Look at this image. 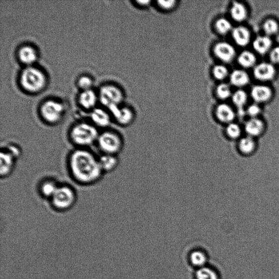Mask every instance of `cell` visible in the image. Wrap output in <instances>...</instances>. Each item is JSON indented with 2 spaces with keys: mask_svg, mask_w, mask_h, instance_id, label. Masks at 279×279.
Masks as SVG:
<instances>
[{
  "mask_svg": "<svg viewBox=\"0 0 279 279\" xmlns=\"http://www.w3.org/2000/svg\"><path fill=\"white\" fill-rule=\"evenodd\" d=\"M66 165L70 177L81 186L96 185L104 175L99 156L90 149L74 148L67 157Z\"/></svg>",
  "mask_w": 279,
  "mask_h": 279,
  "instance_id": "6da1fadb",
  "label": "cell"
},
{
  "mask_svg": "<svg viewBox=\"0 0 279 279\" xmlns=\"http://www.w3.org/2000/svg\"><path fill=\"white\" fill-rule=\"evenodd\" d=\"M99 134V129L91 122L81 121L70 128L67 137L74 148L90 149L96 145Z\"/></svg>",
  "mask_w": 279,
  "mask_h": 279,
  "instance_id": "7a4b0ae2",
  "label": "cell"
},
{
  "mask_svg": "<svg viewBox=\"0 0 279 279\" xmlns=\"http://www.w3.org/2000/svg\"><path fill=\"white\" fill-rule=\"evenodd\" d=\"M78 195L75 189L68 183H60L53 197L49 201L51 207L56 212L69 211L75 205Z\"/></svg>",
  "mask_w": 279,
  "mask_h": 279,
  "instance_id": "3957f363",
  "label": "cell"
},
{
  "mask_svg": "<svg viewBox=\"0 0 279 279\" xmlns=\"http://www.w3.org/2000/svg\"><path fill=\"white\" fill-rule=\"evenodd\" d=\"M124 144L123 137L118 131L107 128L100 131L96 146L101 154L118 156Z\"/></svg>",
  "mask_w": 279,
  "mask_h": 279,
  "instance_id": "277c9868",
  "label": "cell"
},
{
  "mask_svg": "<svg viewBox=\"0 0 279 279\" xmlns=\"http://www.w3.org/2000/svg\"><path fill=\"white\" fill-rule=\"evenodd\" d=\"M20 83L28 92L36 93L42 91L47 85V78L41 69L33 66L27 67L20 76Z\"/></svg>",
  "mask_w": 279,
  "mask_h": 279,
  "instance_id": "5b68a950",
  "label": "cell"
},
{
  "mask_svg": "<svg viewBox=\"0 0 279 279\" xmlns=\"http://www.w3.org/2000/svg\"><path fill=\"white\" fill-rule=\"evenodd\" d=\"M65 112V106L54 100L46 101L41 105L40 116L44 122L49 125H56L61 122Z\"/></svg>",
  "mask_w": 279,
  "mask_h": 279,
  "instance_id": "8992f818",
  "label": "cell"
},
{
  "mask_svg": "<svg viewBox=\"0 0 279 279\" xmlns=\"http://www.w3.org/2000/svg\"><path fill=\"white\" fill-rule=\"evenodd\" d=\"M99 99L100 103L108 110L119 106L123 99L121 90L116 86L106 85L100 88Z\"/></svg>",
  "mask_w": 279,
  "mask_h": 279,
  "instance_id": "52a82bcc",
  "label": "cell"
},
{
  "mask_svg": "<svg viewBox=\"0 0 279 279\" xmlns=\"http://www.w3.org/2000/svg\"><path fill=\"white\" fill-rule=\"evenodd\" d=\"M17 160L8 151L1 148L0 151V177L6 179L14 173Z\"/></svg>",
  "mask_w": 279,
  "mask_h": 279,
  "instance_id": "ba28073f",
  "label": "cell"
},
{
  "mask_svg": "<svg viewBox=\"0 0 279 279\" xmlns=\"http://www.w3.org/2000/svg\"><path fill=\"white\" fill-rule=\"evenodd\" d=\"M236 50L229 43L220 42L215 44L213 54L220 61L224 63L232 62L236 56Z\"/></svg>",
  "mask_w": 279,
  "mask_h": 279,
  "instance_id": "9c48e42d",
  "label": "cell"
},
{
  "mask_svg": "<svg viewBox=\"0 0 279 279\" xmlns=\"http://www.w3.org/2000/svg\"><path fill=\"white\" fill-rule=\"evenodd\" d=\"M112 117L120 125L126 126L130 125L134 120V112L128 107H114L109 110Z\"/></svg>",
  "mask_w": 279,
  "mask_h": 279,
  "instance_id": "30bf717a",
  "label": "cell"
},
{
  "mask_svg": "<svg viewBox=\"0 0 279 279\" xmlns=\"http://www.w3.org/2000/svg\"><path fill=\"white\" fill-rule=\"evenodd\" d=\"M112 116L109 112L105 109L96 107L91 111V122L97 128L103 130L109 128L112 122Z\"/></svg>",
  "mask_w": 279,
  "mask_h": 279,
  "instance_id": "8fae6325",
  "label": "cell"
},
{
  "mask_svg": "<svg viewBox=\"0 0 279 279\" xmlns=\"http://www.w3.org/2000/svg\"><path fill=\"white\" fill-rule=\"evenodd\" d=\"M60 184V183L52 177L44 179L38 186V192L42 198L49 201L58 189Z\"/></svg>",
  "mask_w": 279,
  "mask_h": 279,
  "instance_id": "7c38bea8",
  "label": "cell"
},
{
  "mask_svg": "<svg viewBox=\"0 0 279 279\" xmlns=\"http://www.w3.org/2000/svg\"><path fill=\"white\" fill-rule=\"evenodd\" d=\"M253 72L256 79L267 81L274 78L276 71L274 67L270 63L263 62L255 66Z\"/></svg>",
  "mask_w": 279,
  "mask_h": 279,
  "instance_id": "4fadbf2b",
  "label": "cell"
},
{
  "mask_svg": "<svg viewBox=\"0 0 279 279\" xmlns=\"http://www.w3.org/2000/svg\"><path fill=\"white\" fill-rule=\"evenodd\" d=\"M215 116L219 122L229 124L233 122L235 118V113L230 105L222 103L215 108Z\"/></svg>",
  "mask_w": 279,
  "mask_h": 279,
  "instance_id": "5bb4252c",
  "label": "cell"
},
{
  "mask_svg": "<svg viewBox=\"0 0 279 279\" xmlns=\"http://www.w3.org/2000/svg\"><path fill=\"white\" fill-rule=\"evenodd\" d=\"M19 60L27 67L33 66L38 59L36 50L30 46H24L18 50Z\"/></svg>",
  "mask_w": 279,
  "mask_h": 279,
  "instance_id": "9a60e30c",
  "label": "cell"
},
{
  "mask_svg": "<svg viewBox=\"0 0 279 279\" xmlns=\"http://www.w3.org/2000/svg\"><path fill=\"white\" fill-rule=\"evenodd\" d=\"M99 161L101 170L105 174L113 172L118 167L119 161L117 156L101 154Z\"/></svg>",
  "mask_w": 279,
  "mask_h": 279,
  "instance_id": "2e32d148",
  "label": "cell"
},
{
  "mask_svg": "<svg viewBox=\"0 0 279 279\" xmlns=\"http://www.w3.org/2000/svg\"><path fill=\"white\" fill-rule=\"evenodd\" d=\"M99 97L92 89L82 91L79 96V103L82 108L86 110H93Z\"/></svg>",
  "mask_w": 279,
  "mask_h": 279,
  "instance_id": "e0dca14e",
  "label": "cell"
},
{
  "mask_svg": "<svg viewBox=\"0 0 279 279\" xmlns=\"http://www.w3.org/2000/svg\"><path fill=\"white\" fill-rule=\"evenodd\" d=\"M272 92L270 88L266 86L256 85L252 88L251 96L256 103H264L271 97Z\"/></svg>",
  "mask_w": 279,
  "mask_h": 279,
  "instance_id": "ac0fdd59",
  "label": "cell"
},
{
  "mask_svg": "<svg viewBox=\"0 0 279 279\" xmlns=\"http://www.w3.org/2000/svg\"><path fill=\"white\" fill-rule=\"evenodd\" d=\"M232 36L234 41L240 47H245L250 42V32L245 27L239 26L233 28L232 31Z\"/></svg>",
  "mask_w": 279,
  "mask_h": 279,
  "instance_id": "d6986e66",
  "label": "cell"
},
{
  "mask_svg": "<svg viewBox=\"0 0 279 279\" xmlns=\"http://www.w3.org/2000/svg\"><path fill=\"white\" fill-rule=\"evenodd\" d=\"M231 84L234 86L242 87L249 84L250 78L243 70H234L230 75Z\"/></svg>",
  "mask_w": 279,
  "mask_h": 279,
  "instance_id": "ffe728a7",
  "label": "cell"
},
{
  "mask_svg": "<svg viewBox=\"0 0 279 279\" xmlns=\"http://www.w3.org/2000/svg\"><path fill=\"white\" fill-rule=\"evenodd\" d=\"M272 42L267 36H258L253 42V47L260 55L267 53L271 47Z\"/></svg>",
  "mask_w": 279,
  "mask_h": 279,
  "instance_id": "44dd1931",
  "label": "cell"
},
{
  "mask_svg": "<svg viewBox=\"0 0 279 279\" xmlns=\"http://www.w3.org/2000/svg\"><path fill=\"white\" fill-rule=\"evenodd\" d=\"M230 15L234 21L239 23L244 21L247 17L245 6L242 4L234 2L230 9Z\"/></svg>",
  "mask_w": 279,
  "mask_h": 279,
  "instance_id": "7402d4cb",
  "label": "cell"
},
{
  "mask_svg": "<svg viewBox=\"0 0 279 279\" xmlns=\"http://www.w3.org/2000/svg\"><path fill=\"white\" fill-rule=\"evenodd\" d=\"M245 130L250 136H257L261 134L263 129V124L261 120L256 118H252L246 122Z\"/></svg>",
  "mask_w": 279,
  "mask_h": 279,
  "instance_id": "603a6c76",
  "label": "cell"
},
{
  "mask_svg": "<svg viewBox=\"0 0 279 279\" xmlns=\"http://www.w3.org/2000/svg\"><path fill=\"white\" fill-rule=\"evenodd\" d=\"M256 62V59L255 55L249 51H244L238 58V62L239 65L245 68L254 66Z\"/></svg>",
  "mask_w": 279,
  "mask_h": 279,
  "instance_id": "cb8c5ba5",
  "label": "cell"
},
{
  "mask_svg": "<svg viewBox=\"0 0 279 279\" xmlns=\"http://www.w3.org/2000/svg\"><path fill=\"white\" fill-rule=\"evenodd\" d=\"M192 264L199 268L204 267L207 262V257L205 253L201 250L193 251L190 255Z\"/></svg>",
  "mask_w": 279,
  "mask_h": 279,
  "instance_id": "d4e9b609",
  "label": "cell"
},
{
  "mask_svg": "<svg viewBox=\"0 0 279 279\" xmlns=\"http://www.w3.org/2000/svg\"><path fill=\"white\" fill-rule=\"evenodd\" d=\"M214 28L217 33L221 35H225L233 30L230 22L224 18L218 19L215 23Z\"/></svg>",
  "mask_w": 279,
  "mask_h": 279,
  "instance_id": "484cf974",
  "label": "cell"
},
{
  "mask_svg": "<svg viewBox=\"0 0 279 279\" xmlns=\"http://www.w3.org/2000/svg\"><path fill=\"white\" fill-rule=\"evenodd\" d=\"M232 100L233 103L239 110H242L247 102L248 96H247V94L244 91L238 90L232 95Z\"/></svg>",
  "mask_w": 279,
  "mask_h": 279,
  "instance_id": "4316f807",
  "label": "cell"
},
{
  "mask_svg": "<svg viewBox=\"0 0 279 279\" xmlns=\"http://www.w3.org/2000/svg\"><path fill=\"white\" fill-rule=\"evenodd\" d=\"M196 279H219L217 272L211 268L205 266L196 272Z\"/></svg>",
  "mask_w": 279,
  "mask_h": 279,
  "instance_id": "83f0119b",
  "label": "cell"
},
{
  "mask_svg": "<svg viewBox=\"0 0 279 279\" xmlns=\"http://www.w3.org/2000/svg\"><path fill=\"white\" fill-rule=\"evenodd\" d=\"M214 78L219 81L225 80L229 75L227 68L223 65H215L212 69Z\"/></svg>",
  "mask_w": 279,
  "mask_h": 279,
  "instance_id": "f1b7e54d",
  "label": "cell"
},
{
  "mask_svg": "<svg viewBox=\"0 0 279 279\" xmlns=\"http://www.w3.org/2000/svg\"><path fill=\"white\" fill-rule=\"evenodd\" d=\"M2 149L8 151L18 160L22 155V149L15 143H8L2 146Z\"/></svg>",
  "mask_w": 279,
  "mask_h": 279,
  "instance_id": "f546056e",
  "label": "cell"
},
{
  "mask_svg": "<svg viewBox=\"0 0 279 279\" xmlns=\"http://www.w3.org/2000/svg\"><path fill=\"white\" fill-rule=\"evenodd\" d=\"M239 147L243 153L250 154L254 149L255 143L250 136L246 137L241 140Z\"/></svg>",
  "mask_w": 279,
  "mask_h": 279,
  "instance_id": "4dcf8cb0",
  "label": "cell"
},
{
  "mask_svg": "<svg viewBox=\"0 0 279 279\" xmlns=\"http://www.w3.org/2000/svg\"><path fill=\"white\" fill-rule=\"evenodd\" d=\"M216 94L218 98L221 100L229 98L232 95L230 87L225 83L219 84L216 88Z\"/></svg>",
  "mask_w": 279,
  "mask_h": 279,
  "instance_id": "1f68e13d",
  "label": "cell"
},
{
  "mask_svg": "<svg viewBox=\"0 0 279 279\" xmlns=\"http://www.w3.org/2000/svg\"><path fill=\"white\" fill-rule=\"evenodd\" d=\"M263 29L267 36L274 35L277 34L278 31V25L273 20H268L263 24Z\"/></svg>",
  "mask_w": 279,
  "mask_h": 279,
  "instance_id": "d6a6232c",
  "label": "cell"
},
{
  "mask_svg": "<svg viewBox=\"0 0 279 279\" xmlns=\"http://www.w3.org/2000/svg\"><path fill=\"white\" fill-rule=\"evenodd\" d=\"M225 131L227 136L231 138H236L238 137L241 134V130L239 126L233 122L227 124Z\"/></svg>",
  "mask_w": 279,
  "mask_h": 279,
  "instance_id": "836d02e7",
  "label": "cell"
},
{
  "mask_svg": "<svg viewBox=\"0 0 279 279\" xmlns=\"http://www.w3.org/2000/svg\"><path fill=\"white\" fill-rule=\"evenodd\" d=\"M93 85L92 79L87 76H82L78 81V87L82 91L91 90Z\"/></svg>",
  "mask_w": 279,
  "mask_h": 279,
  "instance_id": "e575fe53",
  "label": "cell"
},
{
  "mask_svg": "<svg viewBox=\"0 0 279 279\" xmlns=\"http://www.w3.org/2000/svg\"><path fill=\"white\" fill-rule=\"evenodd\" d=\"M177 3V2L175 0H169V1L161 0V1L157 2L158 7L166 11H171L175 8Z\"/></svg>",
  "mask_w": 279,
  "mask_h": 279,
  "instance_id": "d590c367",
  "label": "cell"
},
{
  "mask_svg": "<svg viewBox=\"0 0 279 279\" xmlns=\"http://www.w3.org/2000/svg\"><path fill=\"white\" fill-rule=\"evenodd\" d=\"M261 111V109L258 105L256 104H252L248 107V109H247V113L248 115L252 118H256V117L259 115V113Z\"/></svg>",
  "mask_w": 279,
  "mask_h": 279,
  "instance_id": "8d00e7d4",
  "label": "cell"
},
{
  "mask_svg": "<svg viewBox=\"0 0 279 279\" xmlns=\"http://www.w3.org/2000/svg\"><path fill=\"white\" fill-rule=\"evenodd\" d=\"M270 60L274 63H279V47L274 48L270 53Z\"/></svg>",
  "mask_w": 279,
  "mask_h": 279,
  "instance_id": "74e56055",
  "label": "cell"
},
{
  "mask_svg": "<svg viewBox=\"0 0 279 279\" xmlns=\"http://www.w3.org/2000/svg\"><path fill=\"white\" fill-rule=\"evenodd\" d=\"M151 3V1H138L137 2V3L138 4H139V5L142 6H148L150 3Z\"/></svg>",
  "mask_w": 279,
  "mask_h": 279,
  "instance_id": "f35d334b",
  "label": "cell"
}]
</instances>
